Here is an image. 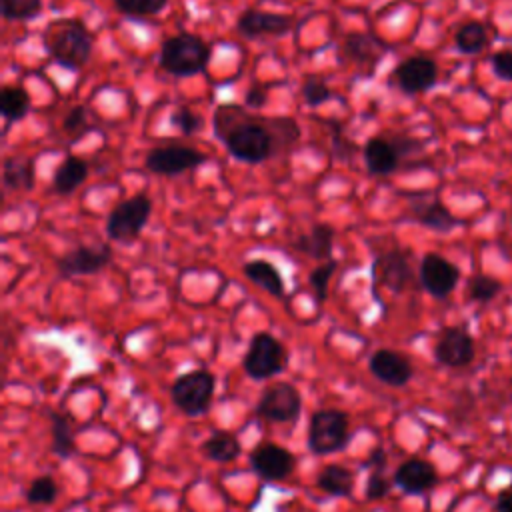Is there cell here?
I'll return each instance as SVG.
<instances>
[{
	"instance_id": "1",
	"label": "cell",
	"mask_w": 512,
	"mask_h": 512,
	"mask_svg": "<svg viewBox=\"0 0 512 512\" xmlns=\"http://www.w3.org/2000/svg\"><path fill=\"white\" fill-rule=\"evenodd\" d=\"M230 110L236 122L220 106L214 114V132L228 154L244 164H262L276 154L278 146H288L300 136V128L292 118H250L238 106H230Z\"/></svg>"
},
{
	"instance_id": "2",
	"label": "cell",
	"mask_w": 512,
	"mask_h": 512,
	"mask_svg": "<svg viewBox=\"0 0 512 512\" xmlns=\"http://www.w3.org/2000/svg\"><path fill=\"white\" fill-rule=\"evenodd\" d=\"M44 48L56 64L68 70H80L92 56L94 40L82 20L64 18L54 20L44 30Z\"/></svg>"
},
{
	"instance_id": "3",
	"label": "cell",
	"mask_w": 512,
	"mask_h": 512,
	"mask_svg": "<svg viewBox=\"0 0 512 512\" xmlns=\"http://www.w3.org/2000/svg\"><path fill=\"white\" fill-rule=\"evenodd\" d=\"M212 56V48L196 34L180 32L162 42L158 64L172 76H194L204 72Z\"/></svg>"
},
{
	"instance_id": "4",
	"label": "cell",
	"mask_w": 512,
	"mask_h": 512,
	"mask_svg": "<svg viewBox=\"0 0 512 512\" xmlns=\"http://www.w3.org/2000/svg\"><path fill=\"white\" fill-rule=\"evenodd\" d=\"M152 214V200L148 194H134L116 204L106 218V236L118 244H132Z\"/></svg>"
},
{
	"instance_id": "5",
	"label": "cell",
	"mask_w": 512,
	"mask_h": 512,
	"mask_svg": "<svg viewBox=\"0 0 512 512\" xmlns=\"http://www.w3.org/2000/svg\"><path fill=\"white\" fill-rule=\"evenodd\" d=\"M350 440L348 416L338 408H322L310 416L308 448L314 454L326 456L342 450Z\"/></svg>"
},
{
	"instance_id": "6",
	"label": "cell",
	"mask_w": 512,
	"mask_h": 512,
	"mask_svg": "<svg viewBox=\"0 0 512 512\" xmlns=\"http://www.w3.org/2000/svg\"><path fill=\"white\" fill-rule=\"evenodd\" d=\"M216 390V378L208 370H192L178 376L170 388V396L174 406L186 416L204 414Z\"/></svg>"
},
{
	"instance_id": "7",
	"label": "cell",
	"mask_w": 512,
	"mask_h": 512,
	"mask_svg": "<svg viewBox=\"0 0 512 512\" xmlns=\"http://www.w3.org/2000/svg\"><path fill=\"white\" fill-rule=\"evenodd\" d=\"M286 358V348L276 336L270 332H258L250 340L242 368L252 380H268L284 370Z\"/></svg>"
},
{
	"instance_id": "8",
	"label": "cell",
	"mask_w": 512,
	"mask_h": 512,
	"mask_svg": "<svg viewBox=\"0 0 512 512\" xmlns=\"http://www.w3.org/2000/svg\"><path fill=\"white\" fill-rule=\"evenodd\" d=\"M300 410H302L300 392L290 382L270 384L262 392V396L256 404V414L260 418L270 420V422H278V424L296 420L300 416Z\"/></svg>"
},
{
	"instance_id": "9",
	"label": "cell",
	"mask_w": 512,
	"mask_h": 512,
	"mask_svg": "<svg viewBox=\"0 0 512 512\" xmlns=\"http://www.w3.org/2000/svg\"><path fill=\"white\" fill-rule=\"evenodd\" d=\"M204 162H206V154L182 144L152 148L144 160L146 168L152 174H160V176H176V174L194 170Z\"/></svg>"
},
{
	"instance_id": "10",
	"label": "cell",
	"mask_w": 512,
	"mask_h": 512,
	"mask_svg": "<svg viewBox=\"0 0 512 512\" xmlns=\"http://www.w3.org/2000/svg\"><path fill=\"white\" fill-rule=\"evenodd\" d=\"M434 360L446 368H464L476 356L472 334L464 326H446L436 338Z\"/></svg>"
},
{
	"instance_id": "11",
	"label": "cell",
	"mask_w": 512,
	"mask_h": 512,
	"mask_svg": "<svg viewBox=\"0 0 512 512\" xmlns=\"http://www.w3.org/2000/svg\"><path fill=\"white\" fill-rule=\"evenodd\" d=\"M422 288L434 298H446L454 292L460 280V268L438 252H426L418 268Z\"/></svg>"
},
{
	"instance_id": "12",
	"label": "cell",
	"mask_w": 512,
	"mask_h": 512,
	"mask_svg": "<svg viewBox=\"0 0 512 512\" xmlns=\"http://www.w3.org/2000/svg\"><path fill=\"white\" fill-rule=\"evenodd\" d=\"M112 260V248L106 244L100 246H88L80 244L68 252H64L56 260L58 274L62 278H74V276H90L100 270H104Z\"/></svg>"
},
{
	"instance_id": "13",
	"label": "cell",
	"mask_w": 512,
	"mask_h": 512,
	"mask_svg": "<svg viewBox=\"0 0 512 512\" xmlns=\"http://www.w3.org/2000/svg\"><path fill=\"white\" fill-rule=\"evenodd\" d=\"M250 466L262 480L278 482L294 472L296 458L276 442H262L250 452Z\"/></svg>"
},
{
	"instance_id": "14",
	"label": "cell",
	"mask_w": 512,
	"mask_h": 512,
	"mask_svg": "<svg viewBox=\"0 0 512 512\" xmlns=\"http://www.w3.org/2000/svg\"><path fill=\"white\" fill-rule=\"evenodd\" d=\"M372 272H374V280H378L388 290H392V292L406 290L414 280L410 252L394 248V250L380 254L374 260Z\"/></svg>"
},
{
	"instance_id": "15",
	"label": "cell",
	"mask_w": 512,
	"mask_h": 512,
	"mask_svg": "<svg viewBox=\"0 0 512 512\" xmlns=\"http://www.w3.org/2000/svg\"><path fill=\"white\" fill-rule=\"evenodd\" d=\"M394 78L402 92L422 94L438 80V64L428 56H410L394 68Z\"/></svg>"
},
{
	"instance_id": "16",
	"label": "cell",
	"mask_w": 512,
	"mask_h": 512,
	"mask_svg": "<svg viewBox=\"0 0 512 512\" xmlns=\"http://www.w3.org/2000/svg\"><path fill=\"white\" fill-rule=\"evenodd\" d=\"M294 28V20L288 14L264 12L258 8H250L240 14L236 22V30L244 38H262V36H284Z\"/></svg>"
},
{
	"instance_id": "17",
	"label": "cell",
	"mask_w": 512,
	"mask_h": 512,
	"mask_svg": "<svg viewBox=\"0 0 512 512\" xmlns=\"http://www.w3.org/2000/svg\"><path fill=\"white\" fill-rule=\"evenodd\" d=\"M368 370L372 372V376H376L380 382L392 388L408 384L414 374L412 362L402 352L392 348L376 350L368 360Z\"/></svg>"
},
{
	"instance_id": "18",
	"label": "cell",
	"mask_w": 512,
	"mask_h": 512,
	"mask_svg": "<svg viewBox=\"0 0 512 512\" xmlns=\"http://www.w3.org/2000/svg\"><path fill=\"white\" fill-rule=\"evenodd\" d=\"M392 480L406 494H424L438 484V472L428 460L408 458L394 470Z\"/></svg>"
},
{
	"instance_id": "19",
	"label": "cell",
	"mask_w": 512,
	"mask_h": 512,
	"mask_svg": "<svg viewBox=\"0 0 512 512\" xmlns=\"http://www.w3.org/2000/svg\"><path fill=\"white\" fill-rule=\"evenodd\" d=\"M362 156H364V164L366 170L374 176H386L398 170L400 164V150L396 146V140H388L382 136L370 138L364 148H362Z\"/></svg>"
},
{
	"instance_id": "20",
	"label": "cell",
	"mask_w": 512,
	"mask_h": 512,
	"mask_svg": "<svg viewBox=\"0 0 512 512\" xmlns=\"http://www.w3.org/2000/svg\"><path fill=\"white\" fill-rule=\"evenodd\" d=\"M334 228L326 222L314 224L308 232H302L294 238L292 248L314 258V260H330L334 246Z\"/></svg>"
},
{
	"instance_id": "21",
	"label": "cell",
	"mask_w": 512,
	"mask_h": 512,
	"mask_svg": "<svg viewBox=\"0 0 512 512\" xmlns=\"http://www.w3.org/2000/svg\"><path fill=\"white\" fill-rule=\"evenodd\" d=\"M412 218L422 224L428 230L448 234L456 226H460V220L440 202V200H420L412 204Z\"/></svg>"
},
{
	"instance_id": "22",
	"label": "cell",
	"mask_w": 512,
	"mask_h": 512,
	"mask_svg": "<svg viewBox=\"0 0 512 512\" xmlns=\"http://www.w3.org/2000/svg\"><path fill=\"white\" fill-rule=\"evenodd\" d=\"M246 278L250 282H254L256 286H260L262 290H266L268 294L282 298L284 296V278L280 274V270L266 258H252L242 266Z\"/></svg>"
},
{
	"instance_id": "23",
	"label": "cell",
	"mask_w": 512,
	"mask_h": 512,
	"mask_svg": "<svg viewBox=\"0 0 512 512\" xmlns=\"http://www.w3.org/2000/svg\"><path fill=\"white\" fill-rule=\"evenodd\" d=\"M36 182V166L32 158L10 156L2 162V184L6 190H32Z\"/></svg>"
},
{
	"instance_id": "24",
	"label": "cell",
	"mask_w": 512,
	"mask_h": 512,
	"mask_svg": "<svg viewBox=\"0 0 512 512\" xmlns=\"http://www.w3.org/2000/svg\"><path fill=\"white\" fill-rule=\"evenodd\" d=\"M88 178V162L78 156H66L52 178V186L58 194H72Z\"/></svg>"
},
{
	"instance_id": "25",
	"label": "cell",
	"mask_w": 512,
	"mask_h": 512,
	"mask_svg": "<svg viewBox=\"0 0 512 512\" xmlns=\"http://www.w3.org/2000/svg\"><path fill=\"white\" fill-rule=\"evenodd\" d=\"M202 454L212 462H232L238 458L242 446L238 438L232 432L226 430H214L200 446Z\"/></svg>"
},
{
	"instance_id": "26",
	"label": "cell",
	"mask_w": 512,
	"mask_h": 512,
	"mask_svg": "<svg viewBox=\"0 0 512 512\" xmlns=\"http://www.w3.org/2000/svg\"><path fill=\"white\" fill-rule=\"evenodd\" d=\"M354 472L340 464L324 466L316 478V484L322 492L332 496H350L354 490Z\"/></svg>"
},
{
	"instance_id": "27",
	"label": "cell",
	"mask_w": 512,
	"mask_h": 512,
	"mask_svg": "<svg viewBox=\"0 0 512 512\" xmlns=\"http://www.w3.org/2000/svg\"><path fill=\"white\" fill-rule=\"evenodd\" d=\"M488 44V30L480 20H466L454 32V46L458 52L474 56Z\"/></svg>"
},
{
	"instance_id": "28",
	"label": "cell",
	"mask_w": 512,
	"mask_h": 512,
	"mask_svg": "<svg viewBox=\"0 0 512 512\" xmlns=\"http://www.w3.org/2000/svg\"><path fill=\"white\" fill-rule=\"evenodd\" d=\"M382 50H384V44L376 36L364 34V32H354L344 42V52L354 62H370V60L374 62L378 60Z\"/></svg>"
},
{
	"instance_id": "29",
	"label": "cell",
	"mask_w": 512,
	"mask_h": 512,
	"mask_svg": "<svg viewBox=\"0 0 512 512\" xmlns=\"http://www.w3.org/2000/svg\"><path fill=\"white\" fill-rule=\"evenodd\" d=\"M30 112V96L22 86H4L0 92V114L10 122L22 120Z\"/></svg>"
},
{
	"instance_id": "30",
	"label": "cell",
	"mask_w": 512,
	"mask_h": 512,
	"mask_svg": "<svg viewBox=\"0 0 512 512\" xmlns=\"http://www.w3.org/2000/svg\"><path fill=\"white\" fill-rule=\"evenodd\" d=\"M50 432H52V452L60 458H70L76 454V442L72 436L70 420L62 412H50Z\"/></svg>"
},
{
	"instance_id": "31",
	"label": "cell",
	"mask_w": 512,
	"mask_h": 512,
	"mask_svg": "<svg viewBox=\"0 0 512 512\" xmlns=\"http://www.w3.org/2000/svg\"><path fill=\"white\" fill-rule=\"evenodd\" d=\"M502 282L494 276L488 274H474L468 278V286H466V294L472 302H480L486 304L490 300H494L500 292H502Z\"/></svg>"
},
{
	"instance_id": "32",
	"label": "cell",
	"mask_w": 512,
	"mask_h": 512,
	"mask_svg": "<svg viewBox=\"0 0 512 512\" xmlns=\"http://www.w3.org/2000/svg\"><path fill=\"white\" fill-rule=\"evenodd\" d=\"M42 0H0V12L4 20H32L40 14Z\"/></svg>"
},
{
	"instance_id": "33",
	"label": "cell",
	"mask_w": 512,
	"mask_h": 512,
	"mask_svg": "<svg viewBox=\"0 0 512 512\" xmlns=\"http://www.w3.org/2000/svg\"><path fill=\"white\" fill-rule=\"evenodd\" d=\"M336 268H338V262H336L334 258H330V260L318 264V266L310 272V276H308V282H310L312 292H314V302H316L318 306H322L324 300H326V296H328V282H330L332 274L336 272Z\"/></svg>"
},
{
	"instance_id": "34",
	"label": "cell",
	"mask_w": 512,
	"mask_h": 512,
	"mask_svg": "<svg viewBox=\"0 0 512 512\" xmlns=\"http://www.w3.org/2000/svg\"><path fill=\"white\" fill-rule=\"evenodd\" d=\"M56 496H58V484L48 474L34 478L26 490V500L30 504H52Z\"/></svg>"
},
{
	"instance_id": "35",
	"label": "cell",
	"mask_w": 512,
	"mask_h": 512,
	"mask_svg": "<svg viewBox=\"0 0 512 512\" xmlns=\"http://www.w3.org/2000/svg\"><path fill=\"white\" fill-rule=\"evenodd\" d=\"M168 0H114V6L118 12L126 16H154L160 14L166 8Z\"/></svg>"
},
{
	"instance_id": "36",
	"label": "cell",
	"mask_w": 512,
	"mask_h": 512,
	"mask_svg": "<svg viewBox=\"0 0 512 512\" xmlns=\"http://www.w3.org/2000/svg\"><path fill=\"white\" fill-rule=\"evenodd\" d=\"M170 124H172L174 128H178L182 134L192 136V134H196V132L202 130L204 120H202V116L196 114L194 110H190V108H186V106H178V108L172 110V114H170Z\"/></svg>"
},
{
	"instance_id": "37",
	"label": "cell",
	"mask_w": 512,
	"mask_h": 512,
	"mask_svg": "<svg viewBox=\"0 0 512 512\" xmlns=\"http://www.w3.org/2000/svg\"><path fill=\"white\" fill-rule=\"evenodd\" d=\"M302 98L308 106L316 108L324 102H328L332 98V92L328 88V84L322 80V78H316V76H308L302 84Z\"/></svg>"
},
{
	"instance_id": "38",
	"label": "cell",
	"mask_w": 512,
	"mask_h": 512,
	"mask_svg": "<svg viewBox=\"0 0 512 512\" xmlns=\"http://www.w3.org/2000/svg\"><path fill=\"white\" fill-rule=\"evenodd\" d=\"M490 68L496 78L512 82V48H500L490 54Z\"/></svg>"
},
{
	"instance_id": "39",
	"label": "cell",
	"mask_w": 512,
	"mask_h": 512,
	"mask_svg": "<svg viewBox=\"0 0 512 512\" xmlns=\"http://www.w3.org/2000/svg\"><path fill=\"white\" fill-rule=\"evenodd\" d=\"M394 480H390L384 470H372L366 484V500H382L392 486Z\"/></svg>"
},
{
	"instance_id": "40",
	"label": "cell",
	"mask_w": 512,
	"mask_h": 512,
	"mask_svg": "<svg viewBox=\"0 0 512 512\" xmlns=\"http://www.w3.org/2000/svg\"><path fill=\"white\" fill-rule=\"evenodd\" d=\"M62 130L68 132V134H84L88 130V108L86 106H74L62 118Z\"/></svg>"
},
{
	"instance_id": "41",
	"label": "cell",
	"mask_w": 512,
	"mask_h": 512,
	"mask_svg": "<svg viewBox=\"0 0 512 512\" xmlns=\"http://www.w3.org/2000/svg\"><path fill=\"white\" fill-rule=\"evenodd\" d=\"M332 146H334V156H336L338 160H348V158L354 154V150H356L354 142H350V140L344 138V134H342V130H340L338 124L334 126Z\"/></svg>"
},
{
	"instance_id": "42",
	"label": "cell",
	"mask_w": 512,
	"mask_h": 512,
	"mask_svg": "<svg viewBox=\"0 0 512 512\" xmlns=\"http://www.w3.org/2000/svg\"><path fill=\"white\" fill-rule=\"evenodd\" d=\"M266 100H268V92H266V88H262V86H250L248 92H246V96H244V104H246L248 108H252V110L262 108V106L266 104Z\"/></svg>"
},
{
	"instance_id": "43",
	"label": "cell",
	"mask_w": 512,
	"mask_h": 512,
	"mask_svg": "<svg viewBox=\"0 0 512 512\" xmlns=\"http://www.w3.org/2000/svg\"><path fill=\"white\" fill-rule=\"evenodd\" d=\"M386 462H388V454L384 448L376 446L368 458L364 460V468H372V470H384L386 468Z\"/></svg>"
},
{
	"instance_id": "44",
	"label": "cell",
	"mask_w": 512,
	"mask_h": 512,
	"mask_svg": "<svg viewBox=\"0 0 512 512\" xmlns=\"http://www.w3.org/2000/svg\"><path fill=\"white\" fill-rule=\"evenodd\" d=\"M496 512H512V492L502 490L496 498Z\"/></svg>"
}]
</instances>
